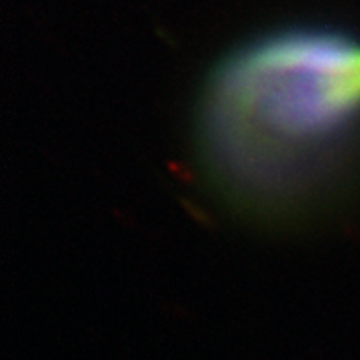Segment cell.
<instances>
[{
    "instance_id": "6da1fadb",
    "label": "cell",
    "mask_w": 360,
    "mask_h": 360,
    "mask_svg": "<svg viewBox=\"0 0 360 360\" xmlns=\"http://www.w3.org/2000/svg\"><path fill=\"white\" fill-rule=\"evenodd\" d=\"M360 135V39L287 25L225 53L202 89L200 170L232 212L292 224L317 209Z\"/></svg>"
}]
</instances>
